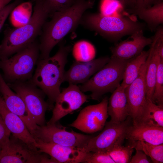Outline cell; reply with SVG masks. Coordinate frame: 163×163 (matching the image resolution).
Listing matches in <instances>:
<instances>
[{
	"instance_id": "cell-1",
	"label": "cell",
	"mask_w": 163,
	"mask_h": 163,
	"mask_svg": "<svg viewBox=\"0 0 163 163\" xmlns=\"http://www.w3.org/2000/svg\"><path fill=\"white\" fill-rule=\"evenodd\" d=\"M94 2V0H75L66 9L53 14L50 20L43 24L40 35L39 59L50 56L53 47L79 24L82 16L93 7Z\"/></svg>"
},
{
	"instance_id": "cell-2",
	"label": "cell",
	"mask_w": 163,
	"mask_h": 163,
	"mask_svg": "<svg viewBox=\"0 0 163 163\" xmlns=\"http://www.w3.org/2000/svg\"><path fill=\"white\" fill-rule=\"evenodd\" d=\"M33 12L25 24L6 30L0 45V60L27 47L40 35L43 26L50 15V9L44 0H35Z\"/></svg>"
},
{
	"instance_id": "cell-3",
	"label": "cell",
	"mask_w": 163,
	"mask_h": 163,
	"mask_svg": "<svg viewBox=\"0 0 163 163\" xmlns=\"http://www.w3.org/2000/svg\"><path fill=\"white\" fill-rule=\"evenodd\" d=\"M71 49L70 46L61 43L53 56L38 59L35 73L29 81L47 96L49 108L50 109L53 107L54 104L60 92V86L63 82L65 66Z\"/></svg>"
},
{
	"instance_id": "cell-4",
	"label": "cell",
	"mask_w": 163,
	"mask_h": 163,
	"mask_svg": "<svg viewBox=\"0 0 163 163\" xmlns=\"http://www.w3.org/2000/svg\"><path fill=\"white\" fill-rule=\"evenodd\" d=\"M85 27L93 31L111 42H117L123 37L131 35L146 25L138 21L134 16L109 17L100 13H85L79 22Z\"/></svg>"
},
{
	"instance_id": "cell-5",
	"label": "cell",
	"mask_w": 163,
	"mask_h": 163,
	"mask_svg": "<svg viewBox=\"0 0 163 163\" xmlns=\"http://www.w3.org/2000/svg\"><path fill=\"white\" fill-rule=\"evenodd\" d=\"M129 60L111 56L108 62L101 69L79 86L80 89L83 92H91V99L99 101L104 94L112 93L120 85L126 64Z\"/></svg>"
},
{
	"instance_id": "cell-6",
	"label": "cell",
	"mask_w": 163,
	"mask_h": 163,
	"mask_svg": "<svg viewBox=\"0 0 163 163\" xmlns=\"http://www.w3.org/2000/svg\"><path fill=\"white\" fill-rule=\"evenodd\" d=\"M40 54L39 43L35 40L11 57L0 60L5 79L9 83L30 81Z\"/></svg>"
},
{
	"instance_id": "cell-7",
	"label": "cell",
	"mask_w": 163,
	"mask_h": 163,
	"mask_svg": "<svg viewBox=\"0 0 163 163\" xmlns=\"http://www.w3.org/2000/svg\"><path fill=\"white\" fill-rule=\"evenodd\" d=\"M33 136L36 142H51L62 145L83 148L93 136L66 130L54 123L38 126Z\"/></svg>"
},
{
	"instance_id": "cell-8",
	"label": "cell",
	"mask_w": 163,
	"mask_h": 163,
	"mask_svg": "<svg viewBox=\"0 0 163 163\" xmlns=\"http://www.w3.org/2000/svg\"><path fill=\"white\" fill-rule=\"evenodd\" d=\"M23 100L27 108L36 124H46L45 114L49 106L44 100L45 94L30 83L26 82L8 84Z\"/></svg>"
},
{
	"instance_id": "cell-9",
	"label": "cell",
	"mask_w": 163,
	"mask_h": 163,
	"mask_svg": "<svg viewBox=\"0 0 163 163\" xmlns=\"http://www.w3.org/2000/svg\"><path fill=\"white\" fill-rule=\"evenodd\" d=\"M151 56L149 53L145 62L141 66L136 79L125 89L129 116L133 123L138 121L144 110L146 102L145 76Z\"/></svg>"
},
{
	"instance_id": "cell-10",
	"label": "cell",
	"mask_w": 163,
	"mask_h": 163,
	"mask_svg": "<svg viewBox=\"0 0 163 163\" xmlns=\"http://www.w3.org/2000/svg\"><path fill=\"white\" fill-rule=\"evenodd\" d=\"M129 126V120L126 119L119 123L110 121L106 122L103 131L97 136L91 137L83 149L87 152H94L106 151L113 145L122 144Z\"/></svg>"
},
{
	"instance_id": "cell-11",
	"label": "cell",
	"mask_w": 163,
	"mask_h": 163,
	"mask_svg": "<svg viewBox=\"0 0 163 163\" xmlns=\"http://www.w3.org/2000/svg\"><path fill=\"white\" fill-rule=\"evenodd\" d=\"M108 100L107 97H105L100 103L83 109L70 126L88 133L101 130L108 117Z\"/></svg>"
},
{
	"instance_id": "cell-12",
	"label": "cell",
	"mask_w": 163,
	"mask_h": 163,
	"mask_svg": "<svg viewBox=\"0 0 163 163\" xmlns=\"http://www.w3.org/2000/svg\"><path fill=\"white\" fill-rule=\"evenodd\" d=\"M88 98L76 85L69 84L60 93L55 101L49 123H56L67 114L78 109Z\"/></svg>"
},
{
	"instance_id": "cell-13",
	"label": "cell",
	"mask_w": 163,
	"mask_h": 163,
	"mask_svg": "<svg viewBox=\"0 0 163 163\" xmlns=\"http://www.w3.org/2000/svg\"><path fill=\"white\" fill-rule=\"evenodd\" d=\"M35 146L38 151L50 155L57 163L85 162L91 155L83 148L62 145L51 142H36Z\"/></svg>"
},
{
	"instance_id": "cell-14",
	"label": "cell",
	"mask_w": 163,
	"mask_h": 163,
	"mask_svg": "<svg viewBox=\"0 0 163 163\" xmlns=\"http://www.w3.org/2000/svg\"><path fill=\"white\" fill-rule=\"evenodd\" d=\"M40 152L31 149L25 143L13 136L7 145L1 148V163H40Z\"/></svg>"
},
{
	"instance_id": "cell-15",
	"label": "cell",
	"mask_w": 163,
	"mask_h": 163,
	"mask_svg": "<svg viewBox=\"0 0 163 163\" xmlns=\"http://www.w3.org/2000/svg\"><path fill=\"white\" fill-rule=\"evenodd\" d=\"M0 93L7 108L22 119L32 135L38 125L28 112L23 100L11 89L0 73Z\"/></svg>"
},
{
	"instance_id": "cell-16",
	"label": "cell",
	"mask_w": 163,
	"mask_h": 163,
	"mask_svg": "<svg viewBox=\"0 0 163 163\" xmlns=\"http://www.w3.org/2000/svg\"><path fill=\"white\" fill-rule=\"evenodd\" d=\"M110 57L106 56L85 62L75 61L70 68L65 72L63 82L76 85L84 83L101 69L109 61Z\"/></svg>"
},
{
	"instance_id": "cell-17",
	"label": "cell",
	"mask_w": 163,
	"mask_h": 163,
	"mask_svg": "<svg viewBox=\"0 0 163 163\" xmlns=\"http://www.w3.org/2000/svg\"><path fill=\"white\" fill-rule=\"evenodd\" d=\"M0 114L12 136L25 143L33 150H38L35 146L36 141L24 122L8 110L1 96Z\"/></svg>"
},
{
	"instance_id": "cell-18",
	"label": "cell",
	"mask_w": 163,
	"mask_h": 163,
	"mask_svg": "<svg viewBox=\"0 0 163 163\" xmlns=\"http://www.w3.org/2000/svg\"><path fill=\"white\" fill-rule=\"evenodd\" d=\"M143 30L138 31L130 36L131 40H126L117 43L110 48L111 56L124 60L132 58L139 54L146 46L151 45L153 37L147 38L143 34Z\"/></svg>"
},
{
	"instance_id": "cell-19",
	"label": "cell",
	"mask_w": 163,
	"mask_h": 163,
	"mask_svg": "<svg viewBox=\"0 0 163 163\" xmlns=\"http://www.w3.org/2000/svg\"><path fill=\"white\" fill-rule=\"evenodd\" d=\"M126 139L129 142L140 141L152 144L163 143V127L137 123L128 128Z\"/></svg>"
},
{
	"instance_id": "cell-20",
	"label": "cell",
	"mask_w": 163,
	"mask_h": 163,
	"mask_svg": "<svg viewBox=\"0 0 163 163\" xmlns=\"http://www.w3.org/2000/svg\"><path fill=\"white\" fill-rule=\"evenodd\" d=\"M107 112L110 121L115 123L123 122L129 116L125 88L120 85L112 93L108 100Z\"/></svg>"
},
{
	"instance_id": "cell-21",
	"label": "cell",
	"mask_w": 163,
	"mask_h": 163,
	"mask_svg": "<svg viewBox=\"0 0 163 163\" xmlns=\"http://www.w3.org/2000/svg\"><path fill=\"white\" fill-rule=\"evenodd\" d=\"M161 34L160 30H157L155 35L153 37V41L150 48L151 56L146 74V99L151 100L154 92L158 66L161 58L158 52L157 43Z\"/></svg>"
},
{
	"instance_id": "cell-22",
	"label": "cell",
	"mask_w": 163,
	"mask_h": 163,
	"mask_svg": "<svg viewBox=\"0 0 163 163\" xmlns=\"http://www.w3.org/2000/svg\"><path fill=\"white\" fill-rule=\"evenodd\" d=\"M137 15L144 21L149 29L155 31L163 23V3L161 2L146 8L136 9L133 16Z\"/></svg>"
},
{
	"instance_id": "cell-23",
	"label": "cell",
	"mask_w": 163,
	"mask_h": 163,
	"mask_svg": "<svg viewBox=\"0 0 163 163\" xmlns=\"http://www.w3.org/2000/svg\"><path fill=\"white\" fill-rule=\"evenodd\" d=\"M137 123L163 127V107L155 104L150 99H146L144 110L136 123Z\"/></svg>"
},
{
	"instance_id": "cell-24",
	"label": "cell",
	"mask_w": 163,
	"mask_h": 163,
	"mask_svg": "<svg viewBox=\"0 0 163 163\" xmlns=\"http://www.w3.org/2000/svg\"><path fill=\"white\" fill-rule=\"evenodd\" d=\"M149 53L143 51L137 56L129 59L124 72L123 81L120 85L125 89L138 76L140 68L146 62Z\"/></svg>"
},
{
	"instance_id": "cell-25",
	"label": "cell",
	"mask_w": 163,
	"mask_h": 163,
	"mask_svg": "<svg viewBox=\"0 0 163 163\" xmlns=\"http://www.w3.org/2000/svg\"><path fill=\"white\" fill-rule=\"evenodd\" d=\"M129 142L130 146L133 149L142 151L151 158L153 163L163 162V144L155 145L140 141Z\"/></svg>"
},
{
	"instance_id": "cell-26",
	"label": "cell",
	"mask_w": 163,
	"mask_h": 163,
	"mask_svg": "<svg viewBox=\"0 0 163 163\" xmlns=\"http://www.w3.org/2000/svg\"><path fill=\"white\" fill-rule=\"evenodd\" d=\"M72 53L76 61L85 62L94 59L96 50L91 43L86 40H81L74 45Z\"/></svg>"
},
{
	"instance_id": "cell-27",
	"label": "cell",
	"mask_w": 163,
	"mask_h": 163,
	"mask_svg": "<svg viewBox=\"0 0 163 163\" xmlns=\"http://www.w3.org/2000/svg\"><path fill=\"white\" fill-rule=\"evenodd\" d=\"M122 145H115L106 151L115 163H129L131 160L133 148L129 145L126 146Z\"/></svg>"
},
{
	"instance_id": "cell-28",
	"label": "cell",
	"mask_w": 163,
	"mask_h": 163,
	"mask_svg": "<svg viewBox=\"0 0 163 163\" xmlns=\"http://www.w3.org/2000/svg\"><path fill=\"white\" fill-rule=\"evenodd\" d=\"M100 10V13L106 16L120 17L129 15L124 11L119 0H102Z\"/></svg>"
},
{
	"instance_id": "cell-29",
	"label": "cell",
	"mask_w": 163,
	"mask_h": 163,
	"mask_svg": "<svg viewBox=\"0 0 163 163\" xmlns=\"http://www.w3.org/2000/svg\"><path fill=\"white\" fill-rule=\"evenodd\" d=\"M152 101L155 104L163 107V59L161 58L158 66Z\"/></svg>"
},
{
	"instance_id": "cell-30",
	"label": "cell",
	"mask_w": 163,
	"mask_h": 163,
	"mask_svg": "<svg viewBox=\"0 0 163 163\" xmlns=\"http://www.w3.org/2000/svg\"><path fill=\"white\" fill-rule=\"evenodd\" d=\"M50 10V17L57 12L65 10L70 7L75 0H44Z\"/></svg>"
},
{
	"instance_id": "cell-31",
	"label": "cell",
	"mask_w": 163,
	"mask_h": 163,
	"mask_svg": "<svg viewBox=\"0 0 163 163\" xmlns=\"http://www.w3.org/2000/svg\"><path fill=\"white\" fill-rule=\"evenodd\" d=\"M84 163H115L107 152L104 151L92 152Z\"/></svg>"
},
{
	"instance_id": "cell-32",
	"label": "cell",
	"mask_w": 163,
	"mask_h": 163,
	"mask_svg": "<svg viewBox=\"0 0 163 163\" xmlns=\"http://www.w3.org/2000/svg\"><path fill=\"white\" fill-rule=\"evenodd\" d=\"M21 0H15L0 10V31L8 16L14 8L21 3Z\"/></svg>"
},
{
	"instance_id": "cell-33",
	"label": "cell",
	"mask_w": 163,
	"mask_h": 163,
	"mask_svg": "<svg viewBox=\"0 0 163 163\" xmlns=\"http://www.w3.org/2000/svg\"><path fill=\"white\" fill-rule=\"evenodd\" d=\"M11 134L0 114V145L1 148L9 143Z\"/></svg>"
},
{
	"instance_id": "cell-34",
	"label": "cell",
	"mask_w": 163,
	"mask_h": 163,
	"mask_svg": "<svg viewBox=\"0 0 163 163\" xmlns=\"http://www.w3.org/2000/svg\"><path fill=\"white\" fill-rule=\"evenodd\" d=\"M119 0L121 3L124 11L127 14L132 15L136 8L137 0Z\"/></svg>"
},
{
	"instance_id": "cell-35",
	"label": "cell",
	"mask_w": 163,
	"mask_h": 163,
	"mask_svg": "<svg viewBox=\"0 0 163 163\" xmlns=\"http://www.w3.org/2000/svg\"><path fill=\"white\" fill-rule=\"evenodd\" d=\"M136 153L131 158L130 163H148L150 162L148 160L146 155L142 151L136 149Z\"/></svg>"
},
{
	"instance_id": "cell-36",
	"label": "cell",
	"mask_w": 163,
	"mask_h": 163,
	"mask_svg": "<svg viewBox=\"0 0 163 163\" xmlns=\"http://www.w3.org/2000/svg\"><path fill=\"white\" fill-rule=\"evenodd\" d=\"M162 0H137L136 8L134 13L136 9L150 7L155 4L162 2Z\"/></svg>"
},
{
	"instance_id": "cell-37",
	"label": "cell",
	"mask_w": 163,
	"mask_h": 163,
	"mask_svg": "<svg viewBox=\"0 0 163 163\" xmlns=\"http://www.w3.org/2000/svg\"><path fill=\"white\" fill-rule=\"evenodd\" d=\"M13 0H0V10Z\"/></svg>"
},
{
	"instance_id": "cell-38",
	"label": "cell",
	"mask_w": 163,
	"mask_h": 163,
	"mask_svg": "<svg viewBox=\"0 0 163 163\" xmlns=\"http://www.w3.org/2000/svg\"><path fill=\"white\" fill-rule=\"evenodd\" d=\"M1 146L0 145V154L1 151Z\"/></svg>"
}]
</instances>
